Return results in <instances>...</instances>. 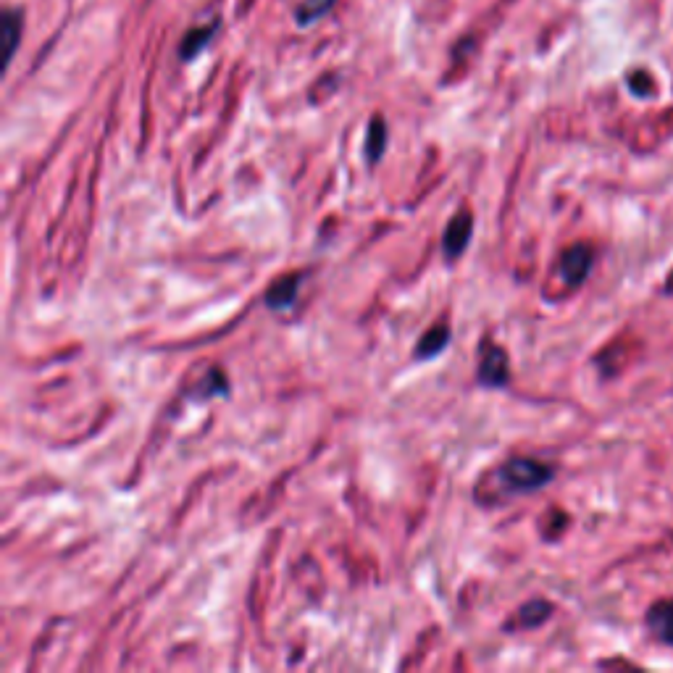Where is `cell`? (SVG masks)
Listing matches in <instances>:
<instances>
[{
	"label": "cell",
	"instance_id": "52a82bcc",
	"mask_svg": "<svg viewBox=\"0 0 673 673\" xmlns=\"http://www.w3.org/2000/svg\"><path fill=\"white\" fill-rule=\"evenodd\" d=\"M216 29H219V22H211L206 24V27H198V29H190L185 37H182V43H179V58L182 61H195V58L203 53V50L211 45V40L216 37Z\"/></svg>",
	"mask_w": 673,
	"mask_h": 673
},
{
	"label": "cell",
	"instance_id": "9c48e42d",
	"mask_svg": "<svg viewBox=\"0 0 673 673\" xmlns=\"http://www.w3.org/2000/svg\"><path fill=\"white\" fill-rule=\"evenodd\" d=\"M447 342H450V326H447V324L432 326V329H429V332L421 337V342L416 345V358H424V361H429V358L440 355L442 350L447 348Z\"/></svg>",
	"mask_w": 673,
	"mask_h": 673
},
{
	"label": "cell",
	"instance_id": "8fae6325",
	"mask_svg": "<svg viewBox=\"0 0 673 673\" xmlns=\"http://www.w3.org/2000/svg\"><path fill=\"white\" fill-rule=\"evenodd\" d=\"M384 148H387V124L382 116H374L369 124V135H366V158L376 163L384 156Z\"/></svg>",
	"mask_w": 673,
	"mask_h": 673
},
{
	"label": "cell",
	"instance_id": "4fadbf2b",
	"mask_svg": "<svg viewBox=\"0 0 673 673\" xmlns=\"http://www.w3.org/2000/svg\"><path fill=\"white\" fill-rule=\"evenodd\" d=\"M200 395L208 397V395H227L229 392V384L227 379H224V374H221L219 369L213 371V374L206 376V384H203V390H198Z\"/></svg>",
	"mask_w": 673,
	"mask_h": 673
},
{
	"label": "cell",
	"instance_id": "8992f818",
	"mask_svg": "<svg viewBox=\"0 0 673 673\" xmlns=\"http://www.w3.org/2000/svg\"><path fill=\"white\" fill-rule=\"evenodd\" d=\"M300 282H303L300 274H290V277L277 279V282L269 287V292H266V305L274 308V311H287V308H292L295 300H298Z\"/></svg>",
	"mask_w": 673,
	"mask_h": 673
},
{
	"label": "cell",
	"instance_id": "7c38bea8",
	"mask_svg": "<svg viewBox=\"0 0 673 673\" xmlns=\"http://www.w3.org/2000/svg\"><path fill=\"white\" fill-rule=\"evenodd\" d=\"M550 613H553V605L545 603V600H534V603H526L521 608L518 621H521V626H539L550 618Z\"/></svg>",
	"mask_w": 673,
	"mask_h": 673
},
{
	"label": "cell",
	"instance_id": "5bb4252c",
	"mask_svg": "<svg viewBox=\"0 0 673 673\" xmlns=\"http://www.w3.org/2000/svg\"><path fill=\"white\" fill-rule=\"evenodd\" d=\"M668 292H673V274H671V279H668Z\"/></svg>",
	"mask_w": 673,
	"mask_h": 673
},
{
	"label": "cell",
	"instance_id": "30bf717a",
	"mask_svg": "<svg viewBox=\"0 0 673 673\" xmlns=\"http://www.w3.org/2000/svg\"><path fill=\"white\" fill-rule=\"evenodd\" d=\"M337 0H303L298 8H295V22L298 27H313L316 22H321L329 11L334 8Z\"/></svg>",
	"mask_w": 673,
	"mask_h": 673
},
{
	"label": "cell",
	"instance_id": "ba28073f",
	"mask_svg": "<svg viewBox=\"0 0 673 673\" xmlns=\"http://www.w3.org/2000/svg\"><path fill=\"white\" fill-rule=\"evenodd\" d=\"M647 624L655 631V637L673 645V600H660L647 613Z\"/></svg>",
	"mask_w": 673,
	"mask_h": 673
},
{
	"label": "cell",
	"instance_id": "6da1fadb",
	"mask_svg": "<svg viewBox=\"0 0 673 673\" xmlns=\"http://www.w3.org/2000/svg\"><path fill=\"white\" fill-rule=\"evenodd\" d=\"M555 476V468L547 466L542 461H532V458H516V461L505 463L503 466V487L508 492H534L542 489Z\"/></svg>",
	"mask_w": 673,
	"mask_h": 673
},
{
	"label": "cell",
	"instance_id": "277c9868",
	"mask_svg": "<svg viewBox=\"0 0 673 673\" xmlns=\"http://www.w3.org/2000/svg\"><path fill=\"white\" fill-rule=\"evenodd\" d=\"M471 232H474V216L468 211L455 213L453 221L447 224V232L442 237V248H445L447 258H458L471 242Z\"/></svg>",
	"mask_w": 673,
	"mask_h": 673
},
{
	"label": "cell",
	"instance_id": "5b68a950",
	"mask_svg": "<svg viewBox=\"0 0 673 673\" xmlns=\"http://www.w3.org/2000/svg\"><path fill=\"white\" fill-rule=\"evenodd\" d=\"M22 27H24V11L22 8H6L3 11V24H0V29H3V53H6V66L14 61L16 50H19V43H22Z\"/></svg>",
	"mask_w": 673,
	"mask_h": 673
},
{
	"label": "cell",
	"instance_id": "7a4b0ae2",
	"mask_svg": "<svg viewBox=\"0 0 673 673\" xmlns=\"http://www.w3.org/2000/svg\"><path fill=\"white\" fill-rule=\"evenodd\" d=\"M508 355L503 348H497L492 342L482 345V361H479V382L487 387H505L508 384Z\"/></svg>",
	"mask_w": 673,
	"mask_h": 673
},
{
	"label": "cell",
	"instance_id": "3957f363",
	"mask_svg": "<svg viewBox=\"0 0 673 673\" xmlns=\"http://www.w3.org/2000/svg\"><path fill=\"white\" fill-rule=\"evenodd\" d=\"M589 269H592V248L589 245H571L560 256V277L571 287H579L587 279Z\"/></svg>",
	"mask_w": 673,
	"mask_h": 673
}]
</instances>
